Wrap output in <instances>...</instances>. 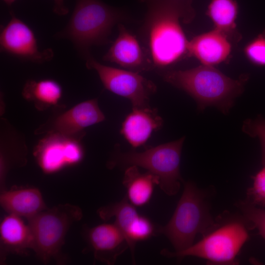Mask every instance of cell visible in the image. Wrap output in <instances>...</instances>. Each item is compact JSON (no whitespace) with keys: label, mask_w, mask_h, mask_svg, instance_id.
<instances>
[{"label":"cell","mask_w":265,"mask_h":265,"mask_svg":"<svg viewBox=\"0 0 265 265\" xmlns=\"http://www.w3.org/2000/svg\"><path fill=\"white\" fill-rule=\"evenodd\" d=\"M141 0L147 10L140 35L153 69L165 68L188 55V41L181 22L193 18L192 0Z\"/></svg>","instance_id":"1"},{"label":"cell","mask_w":265,"mask_h":265,"mask_svg":"<svg viewBox=\"0 0 265 265\" xmlns=\"http://www.w3.org/2000/svg\"><path fill=\"white\" fill-rule=\"evenodd\" d=\"M163 80L182 89L196 102L202 110L214 106L227 114L235 99L243 92L248 77L233 80L213 66L202 65L186 70L168 71L163 75Z\"/></svg>","instance_id":"2"},{"label":"cell","mask_w":265,"mask_h":265,"mask_svg":"<svg viewBox=\"0 0 265 265\" xmlns=\"http://www.w3.org/2000/svg\"><path fill=\"white\" fill-rule=\"evenodd\" d=\"M127 19L123 11L101 0H76L68 24L54 37L69 40L85 59L91 47L109 43L113 26Z\"/></svg>","instance_id":"3"},{"label":"cell","mask_w":265,"mask_h":265,"mask_svg":"<svg viewBox=\"0 0 265 265\" xmlns=\"http://www.w3.org/2000/svg\"><path fill=\"white\" fill-rule=\"evenodd\" d=\"M249 230L242 216H220L196 243L178 252L163 249L160 254L180 260L196 257L212 265H236L238 263L237 257L239 252L250 238Z\"/></svg>","instance_id":"4"},{"label":"cell","mask_w":265,"mask_h":265,"mask_svg":"<svg viewBox=\"0 0 265 265\" xmlns=\"http://www.w3.org/2000/svg\"><path fill=\"white\" fill-rule=\"evenodd\" d=\"M214 222L205 193L187 182L172 217L166 225L157 228V233L165 236L178 252L193 244L196 235L204 234Z\"/></svg>","instance_id":"5"},{"label":"cell","mask_w":265,"mask_h":265,"mask_svg":"<svg viewBox=\"0 0 265 265\" xmlns=\"http://www.w3.org/2000/svg\"><path fill=\"white\" fill-rule=\"evenodd\" d=\"M185 137L146 149L141 152L120 153L110 161L111 167L135 165L143 168L159 178V186L169 196L176 195L183 182L180 161Z\"/></svg>","instance_id":"6"},{"label":"cell","mask_w":265,"mask_h":265,"mask_svg":"<svg viewBox=\"0 0 265 265\" xmlns=\"http://www.w3.org/2000/svg\"><path fill=\"white\" fill-rule=\"evenodd\" d=\"M82 217L81 209L76 205L59 204L46 209L27 219L32 238V250L47 263L56 258L71 226Z\"/></svg>","instance_id":"7"},{"label":"cell","mask_w":265,"mask_h":265,"mask_svg":"<svg viewBox=\"0 0 265 265\" xmlns=\"http://www.w3.org/2000/svg\"><path fill=\"white\" fill-rule=\"evenodd\" d=\"M85 60L87 68L96 71L106 89L128 99L132 108L149 106L150 98L157 90L153 81L139 73L105 65L91 55Z\"/></svg>","instance_id":"8"},{"label":"cell","mask_w":265,"mask_h":265,"mask_svg":"<svg viewBox=\"0 0 265 265\" xmlns=\"http://www.w3.org/2000/svg\"><path fill=\"white\" fill-rule=\"evenodd\" d=\"M11 19L4 26H1L0 48L2 52L25 61L37 63L49 61L54 56L52 49L40 50L32 29L17 18L12 10Z\"/></svg>","instance_id":"9"},{"label":"cell","mask_w":265,"mask_h":265,"mask_svg":"<svg viewBox=\"0 0 265 265\" xmlns=\"http://www.w3.org/2000/svg\"><path fill=\"white\" fill-rule=\"evenodd\" d=\"M118 35L103 60L137 73L152 69L151 61L136 37L122 24H118Z\"/></svg>","instance_id":"10"},{"label":"cell","mask_w":265,"mask_h":265,"mask_svg":"<svg viewBox=\"0 0 265 265\" xmlns=\"http://www.w3.org/2000/svg\"><path fill=\"white\" fill-rule=\"evenodd\" d=\"M36 156L42 169L50 173L80 161L82 151L77 142L61 136H53L38 147Z\"/></svg>","instance_id":"11"},{"label":"cell","mask_w":265,"mask_h":265,"mask_svg":"<svg viewBox=\"0 0 265 265\" xmlns=\"http://www.w3.org/2000/svg\"><path fill=\"white\" fill-rule=\"evenodd\" d=\"M86 235L95 259L107 265L114 264L129 247L124 234L115 223L90 228Z\"/></svg>","instance_id":"12"},{"label":"cell","mask_w":265,"mask_h":265,"mask_svg":"<svg viewBox=\"0 0 265 265\" xmlns=\"http://www.w3.org/2000/svg\"><path fill=\"white\" fill-rule=\"evenodd\" d=\"M163 120L156 108H132L122 123L121 133L133 148L145 144L153 132L160 128Z\"/></svg>","instance_id":"13"},{"label":"cell","mask_w":265,"mask_h":265,"mask_svg":"<svg viewBox=\"0 0 265 265\" xmlns=\"http://www.w3.org/2000/svg\"><path fill=\"white\" fill-rule=\"evenodd\" d=\"M230 42L225 35L214 29L188 41V56L195 57L202 65L213 66L225 60L230 55Z\"/></svg>","instance_id":"14"},{"label":"cell","mask_w":265,"mask_h":265,"mask_svg":"<svg viewBox=\"0 0 265 265\" xmlns=\"http://www.w3.org/2000/svg\"><path fill=\"white\" fill-rule=\"evenodd\" d=\"M104 119L97 100L92 99L80 103L58 116L53 123V129L60 134L70 135Z\"/></svg>","instance_id":"15"},{"label":"cell","mask_w":265,"mask_h":265,"mask_svg":"<svg viewBox=\"0 0 265 265\" xmlns=\"http://www.w3.org/2000/svg\"><path fill=\"white\" fill-rule=\"evenodd\" d=\"M0 240L2 258L9 253L24 255L32 250L33 238L28 225L14 214H9L1 221Z\"/></svg>","instance_id":"16"},{"label":"cell","mask_w":265,"mask_h":265,"mask_svg":"<svg viewBox=\"0 0 265 265\" xmlns=\"http://www.w3.org/2000/svg\"><path fill=\"white\" fill-rule=\"evenodd\" d=\"M0 203L9 214L27 219L47 209L40 191L35 188L5 190L1 192Z\"/></svg>","instance_id":"17"},{"label":"cell","mask_w":265,"mask_h":265,"mask_svg":"<svg viewBox=\"0 0 265 265\" xmlns=\"http://www.w3.org/2000/svg\"><path fill=\"white\" fill-rule=\"evenodd\" d=\"M97 213L104 220L115 218L114 223L124 234L131 252L132 259L134 260L135 244L133 239L143 216L138 214L135 206L128 201L126 196L120 202L99 208Z\"/></svg>","instance_id":"18"},{"label":"cell","mask_w":265,"mask_h":265,"mask_svg":"<svg viewBox=\"0 0 265 265\" xmlns=\"http://www.w3.org/2000/svg\"><path fill=\"white\" fill-rule=\"evenodd\" d=\"M159 178L147 171L139 172L138 167L132 165L125 170L123 184L127 190L126 197L133 206H143L151 198L155 186L159 185Z\"/></svg>","instance_id":"19"},{"label":"cell","mask_w":265,"mask_h":265,"mask_svg":"<svg viewBox=\"0 0 265 265\" xmlns=\"http://www.w3.org/2000/svg\"><path fill=\"white\" fill-rule=\"evenodd\" d=\"M238 6L236 0H211L206 14L213 23L214 29L231 41H238L240 37L236 29Z\"/></svg>","instance_id":"20"},{"label":"cell","mask_w":265,"mask_h":265,"mask_svg":"<svg viewBox=\"0 0 265 265\" xmlns=\"http://www.w3.org/2000/svg\"><path fill=\"white\" fill-rule=\"evenodd\" d=\"M62 93L61 85L56 81L51 79L29 80L22 91L26 99L34 101L37 105L46 106L56 105Z\"/></svg>","instance_id":"21"},{"label":"cell","mask_w":265,"mask_h":265,"mask_svg":"<svg viewBox=\"0 0 265 265\" xmlns=\"http://www.w3.org/2000/svg\"><path fill=\"white\" fill-rule=\"evenodd\" d=\"M237 207L250 230L257 229L259 234L265 240V209L259 208L245 201H239Z\"/></svg>","instance_id":"22"},{"label":"cell","mask_w":265,"mask_h":265,"mask_svg":"<svg viewBox=\"0 0 265 265\" xmlns=\"http://www.w3.org/2000/svg\"><path fill=\"white\" fill-rule=\"evenodd\" d=\"M252 178L253 185L247 190L245 200L255 206L265 207V165Z\"/></svg>","instance_id":"23"},{"label":"cell","mask_w":265,"mask_h":265,"mask_svg":"<svg viewBox=\"0 0 265 265\" xmlns=\"http://www.w3.org/2000/svg\"><path fill=\"white\" fill-rule=\"evenodd\" d=\"M244 52L251 63L259 66H265V30L246 46Z\"/></svg>","instance_id":"24"},{"label":"cell","mask_w":265,"mask_h":265,"mask_svg":"<svg viewBox=\"0 0 265 265\" xmlns=\"http://www.w3.org/2000/svg\"><path fill=\"white\" fill-rule=\"evenodd\" d=\"M242 131L251 137H258L262 146V164L265 165V120L262 117L244 121Z\"/></svg>","instance_id":"25"},{"label":"cell","mask_w":265,"mask_h":265,"mask_svg":"<svg viewBox=\"0 0 265 265\" xmlns=\"http://www.w3.org/2000/svg\"><path fill=\"white\" fill-rule=\"evenodd\" d=\"M53 12L58 16H64L68 13L69 10L64 3V0H53Z\"/></svg>","instance_id":"26"},{"label":"cell","mask_w":265,"mask_h":265,"mask_svg":"<svg viewBox=\"0 0 265 265\" xmlns=\"http://www.w3.org/2000/svg\"><path fill=\"white\" fill-rule=\"evenodd\" d=\"M16 0H3V1L9 6H11Z\"/></svg>","instance_id":"27"}]
</instances>
